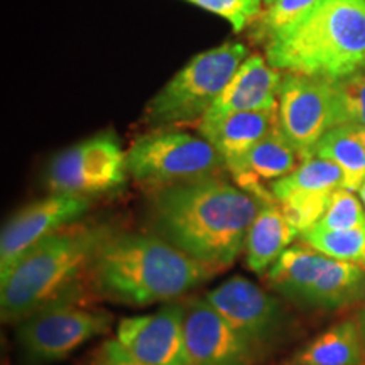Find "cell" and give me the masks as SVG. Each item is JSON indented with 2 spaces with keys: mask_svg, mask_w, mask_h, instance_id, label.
I'll use <instances>...</instances> for the list:
<instances>
[{
  "mask_svg": "<svg viewBox=\"0 0 365 365\" xmlns=\"http://www.w3.org/2000/svg\"><path fill=\"white\" fill-rule=\"evenodd\" d=\"M262 207L239 186L205 176L158 188L150 220L156 235L217 272L244 252L249 228Z\"/></svg>",
  "mask_w": 365,
  "mask_h": 365,
  "instance_id": "obj_1",
  "label": "cell"
},
{
  "mask_svg": "<svg viewBox=\"0 0 365 365\" xmlns=\"http://www.w3.org/2000/svg\"><path fill=\"white\" fill-rule=\"evenodd\" d=\"M215 271L156 234H112L91 261L88 279L102 298L143 308L190 293Z\"/></svg>",
  "mask_w": 365,
  "mask_h": 365,
  "instance_id": "obj_2",
  "label": "cell"
},
{
  "mask_svg": "<svg viewBox=\"0 0 365 365\" xmlns=\"http://www.w3.org/2000/svg\"><path fill=\"white\" fill-rule=\"evenodd\" d=\"M276 70L340 80L365 66V0H317L266 41Z\"/></svg>",
  "mask_w": 365,
  "mask_h": 365,
  "instance_id": "obj_3",
  "label": "cell"
},
{
  "mask_svg": "<svg viewBox=\"0 0 365 365\" xmlns=\"http://www.w3.org/2000/svg\"><path fill=\"white\" fill-rule=\"evenodd\" d=\"M110 234L105 227L61 228L34 245L0 276L2 322L19 323L53 301L81 294V281Z\"/></svg>",
  "mask_w": 365,
  "mask_h": 365,
  "instance_id": "obj_4",
  "label": "cell"
},
{
  "mask_svg": "<svg viewBox=\"0 0 365 365\" xmlns=\"http://www.w3.org/2000/svg\"><path fill=\"white\" fill-rule=\"evenodd\" d=\"M247 56L240 43H225L196 54L150 100L145 120L153 125L186 124L203 118Z\"/></svg>",
  "mask_w": 365,
  "mask_h": 365,
  "instance_id": "obj_5",
  "label": "cell"
},
{
  "mask_svg": "<svg viewBox=\"0 0 365 365\" xmlns=\"http://www.w3.org/2000/svg\"><path fill=\"white\" fill-rule=\"evenodd\" d=\"M80 296L53 301L17 323L16 341L26 362H61L86 341L110 330V314L83 307Z\"/></svg>",
  "mask_w": 365,
  "mask_h": 365,
  "instance_id": "obj_6",
  "label": "cell"
},
{
  "mask_svg": "<svg viewBox=\"0 0 365 365\" xmlns=\"http://www.w3.org/2000/svg\"><path fill=\"white\" fill-rule=\"evenodd\" d=\"M222 166L220 154L207 139L185 132L145 135L127 153V175L156 188L213 176Z\"/></svg>",
  "mask_w": 365,
  "mask_h": 365,
  "instance_id": "obj_7",
  "label": "cell"
},
{
  "mask_svg": "<svg viewBox=\"0 0 365 365\" xmlns=\"http://www.w3.org/2000/svg\"><path fill=\"white\" fill-rule=\"evenodd\" d=\"M277 122L282 134L303 161L323 135L340 125V107L335 81L319 76L286 73L277 93Z\"/></svg>",
  "mask_w": 365,
  "mask_h": 365,
  "instance_id": "obj_8",
  "label": "cell"
},
{
  "mask_svg": "<svg viewBox=\"0 0 365 365\" xmlns=\"http://www.w3.org/2000/svg\"><path fill=\"white\" fill-rule=\"evenodd\" d=\"M127 154L113 135H97L56 154L46 182L53 193L98 195L124 185Z\"/></svg>",
  "mask_w": 365,
  "mask_h": 365,
  "instance_id": "obj_9",
  "label": "cell"
},
{
  "mask_svg": "<svg viewBox=\"0 0 365 365\" xmlns=\"http://www.w3.org/2000/svg\"><path fill=\"white\" fill-rule=\"evenodd\" d=\"M205 299L247 341L257 357L279 341L287 327L281 301L244 276L223 281Z\"/></svg>",
  "mask_w": 365,
  "mask_h": 365,
  "instance_id": "obj_10",
  "label": "cell"
},
{
  "mask_svg": "<svg viewBox=\"0 0 365 365\" xmlns=\"http://www.w3.org/2000/svg\"><path fill=\"white\" fill-rule=\"evenodd\" d=\"M88 207V196L53 193L19 210L0 235V276L34 245L80 218Z\"/></svg>",
  "mask_w": 365,
  "mask_h": 365,
  "instance_id": "obj_11",
  "label": "cell"
},
{
  "mask_svg": "<svg viewBox=\"0 0 365 365\" xmlns=\"http://www.w3.org/2000/svg\"><path fill=\"white\" fill-rule=\"evenodd\" d=\"M117 344L144 365H188L185 344V304L171 303L156 313L124 318Z\"/></svg>",
  "mask_w": 365,
  "mask_h": 365,
  "instance_id": "obj_12",
  "label": "cell"
},
{
  "mask_svg": "<svg viewBox=\"0 0 365 365\" xmlns=\"http://www.w3.org/2000/svg\"><path fill=\"white\" fill-rule=\"evenodd\" d=\"M188 365H252L257 355L207 299L185 304Z\"/></svg>",
  "mask_w": 365,
  "mask_h": 365,
  "instance_id": "obj_13",
  "label": "cell"
},
{
  "mask_svg": "<svg viewBox=\"0 0 365 365\" xmlns=\"http://www.w3.org/2000/svg\"><path fill=\"white\" fill-rule=\"evenodd\" d=\"M301 163L303 159L282 134L277 122L261 143L255 144L247 156L228 171L240 190L247 191L264 205H274L279 202L274 198L271 190L264 188V181L281 180L293 173Z\"/></svg>",
  "mask_w": 365,
  "mask_h": 365,
  "instance_id": "obj_14",
  "label": "cell"
},
{
  "mask_svg": "<svg viewBox=\"0 0 365 365\" xmlns=\"http://www.w3.org/2000/svg\"><path fill=\"white\" fill-rule=\"evenodd\" d=\"M282 76L264 58L250 56L244 59L234 78L228 81L217 102L210 107L203 118L223 117L235 112H259L277 108Z\"/></svg>",
  "mask_w": 365,
  "mask_h": 365,
  "instance_id": "obj_15",
  "label": "cell"
},
{
  "mask_svg": "<svg viewBox=\"0 0 365 365\" xmlns=\"http://www.w3.org/2000/svg\"><path fill=\"white\" fill-rule=\"evenodd\" d=\"M277 124V108L259 112H235L223 117L202 118L203 139L220 154L227 170L237 166Z\"/></svg>",
  "mask_w": 365,
  "mask_h": 365,
  "instance_id": "obj_16",
  "label": "cell"
},
{
  "mask_svg": "<svg viewBox=\"0 0 365 365\" xmlns=\"http://www.w3.org/2000/svg\"><path fill=\"white\" fill-rule=\"evenodd\" d=\"M299 232L282 215L279 203L266 205L255 217L245 239V264L255 274H267Z\"/></svg>",
  "mask_w": 365,
  "mask_h": 365,
  "instance_id": "obj_17",
  "label": "cell"
},
{
  "mask_svg": "<svg viewBox=\"0 0 365 365\" xmlns=\"http://www.w3.org/2000/svg\"><path fill=\"white\" fill-rule=\"evenodd\" d=\"M293 365H365V345L357 322L345 319L314 336L291 360Z\"/></svg>",
  "mask_w": 365,
  "mask_h": 365,
  "instance_id": "obj_18",
  "label": "cell"
},
{
  "mask_svg": "<svg viewBox=\"0 0 365 365\" xmlns=\"http://www.w3.org/2000/svg\"><path fill=\"white\" fill-rule=\"evenodd\" d=\"M365 284V271L357 264L336 261L328 257L301 307L336 309L359 303Z\"/></svg>",
  "mask_w": 365,
  "mask_h": 365,
  "instance_id": "obj_19",
  "label": "cell"
},
{
  "mask_svg": "<svg viewBox=\"0 0 365 365\" xmlns=\"http://www.w3.org/2000/svg\"><path fill=\"white\" fill-rule=\"evenodd\" d=\"M327 259V255L309 245H293L286 249L267 271L269 287L286 299L301 304Z\"/></svg>",
  "mask_w": 365,
  "mask_h": 365,
  "instance_id": "obj_20",
  "label": "cell"
},
{
  "mask_svg": "<svg viewBox=\"0 0 365 365\" xmlns=\"http://www.w3.org/2000/svg\"><path fill=\"white\" fill-rule=\"evenodd\" d=\"M339 188H344V173L335 163L317 156L303 161L293 173L269 186L277 202L299 195L333 193Z\"/></svg>",
  "mask_w": 365,
  "mask_h": 365,
  "instance_id": "obj_21",
  "label": "cell"
},
{
  "mask_svg": "<svg viewBox=\"0 0 365 365\" xmlns=\"http://www.w3.org/2000/svg\"><path fill=\"white\" fill-rule=\"evenodd\" d=\"M313 156L335 163L344 173V188L359 191L365 181V148L352 127L339 125L319 139Z\"/></svg>",
  "mask_w": 365,
  "mask_h": 365,
  "instance_id": "obj_22",
  "label": "cell"
},
{
  "mask_svg": "<svg viewBox=\"0 0 365 365\" xmlns=\"http://www.w3.org/2000/svg\"><path fill=\"white\" fill-rule=\"evenodd\" d=\"M304 244L336 261L357 264L365 271V225L350 230H309L301 234Z\"/></svg>",
  "mask_w": 365,
  "mask_h": 365,
  "instance_id": "obj_23",
  "label": "cell"
},
{
  "mask_svg": "<svg viewBox=\"0 0 365 365\" xmlns=\"http://www.w3.org/2000/svg\"><path fill=\"white\" fill-rule=\"evenodd\" d=\"M354 191L339 188L333 191L325 215L312 228L318 230H350L365 225V210Z\"/></svg>",
  "mask_w": 365,
  "mask_h": 365,
  "instance_id": "obj_24",
  "label": "cell"
},
{
  "mask_svg": "<svg viewBox=\"0 0 365 365\" xmlns=\"http://www.w3.org/2000/svg\"><path fill=\"white\" fill-rule=\"evenodd\" d=\"M340 107V125H365V66L345 78L335 80Z\"/></svg>",
  "mask_w": 365,
  "mask_h": 365,
  "instance_id": "obj_25",
  "label": "cell"
},
{
  "mask_svg": "<svg viewBox=\"0 0 365 365\" xmlns=\"http://www.w3.org/2000/svg\"><path fill=\"white\" fill-rule=\"evenodd\" d=\"M333 193H319V195H299L291 196L279 202L282 215L293 225L299 235L303 232L317 225L319 218L325 215L328 203H330Z\"/></svg>",
  "mask_w": 365,
  "mask_h": 365,
  "instance_id": "obj_26",
  "label": "cell"
},
{
  "mask_svg": "<svg viewBox=\"0 0 365 365\" xmlns=\"http://www.w3.org/2000/svg\"><path fill=\"white\" fill-rule=\"evenodd\" d=\"M314 2L317 0H276L269 6L266 12L259 16L257 22H255V36L261 41H267L282 27L303 16Z\"/></svg>",
  "mask_w": 365,
  "mask_h": 365,
  "instance_id": "obj_27",
  "label": "cell"
},
{
  "mask_svg": "<svg viewBox=\"0 0 365 365\" xmlns=\"http://www.w3.org/2000/svg\"><path fill=\"white\" fill-rule=\"evenodd\" d=\"M193 6L220 16L230 22L235 33H240L249 22L261 16V0H186Z\"/></svg>",
  "mask_w": 365,
  "mask_h": 365,
  "instance_id": "obj_28",
  "label": "cell"
},
{
  "mask_svg": "<svg viewBox=\"0 0 365 365\" xmlns=\"http://www.w3.org/2000/svg\"><path fill=\"white\" fill-rule=\"evenodd\" d=\"M91 365H144L140 362H137L127 355L122 346L117 344V340H108L100 346L97 357L93 359Z\"/></svg>",
  "mask_w": 365,
  "mask_h": 365,
  "instance_id": "obj_29",
  "label": "cell"
},
{
  "mask_svg": "<svg viewBox=\"0 0 365 365\" xmlns=\"http://www.w3.org/2000/svg\"><path fill=\"white\" fill-rule=\"evenodd\" d=\"M355 322L360 328V333H362L364 339V345H365V308H359V313L355 314Z\"/></svg>",
  "mask_w": 365,
  "mask_h": 365,
  "instance_id": "obj_30",
  "label": "cell"
},
{
  "mask_svg": "<svg viewBox=\"0 0 365 365\" xmlns=\"http://www.w3.org/2000/svg\"><path fill=\"white\" fill-rule=\"evenodd\" d=\"M346 125L352 127L355 137H357V139L362 143V145L365 148V125H352V124H346Z\"/></svg>",
  "mask_w": 365,
  "mask_h": 365,
  "instance_id": "obj_31",
  "label": "cell"
},
{
  "mask_svg": "<svg viewBox=\"0 0 365 365\" xmlns=\"http://www.w3.org/2000/svg\"><path fill=\"white\" fill-rule=\"evenodd\" d=\"M359 307L360 308H365V284L362 287V293H360V298H359Z\"/></svg>",
  "mask_w": 365,
  "mask_h": 365,
  "instance_id": "obj_32",
  "label": "cell"
},
{
  "mask_svg": "<svg viewBox=\"0 0 365 365\" xmlns=\"http://www.w3.org/2000/svg\"><path fill=\"white\" fill-rule=\"evenodd\" d=\"M359 195H360V202H362V203H364V207H365V181H364L362 188L359 190Z\"/></svg>",
  "mask_w": 365,
  "mask_h": 365,
  "instance_id": "obj_33",
  "label": "cell"
},
{
  "mask_svg": "<svg viewBox=\"0 0 365 365\" xmlns=\"http://www.w3.org/2000/svg\"><path fill=\"white\" fill-rule=\"evenodd\" d=\"M264 2H266V4H267V6H271V4H274V2H276V0H264Z\"/></svg>",
  "mask_w": 365,
  "mask_h": 365,
  "instance_id": "obj_34",
  "label": "cell"
}]
</instances>
